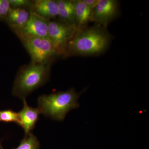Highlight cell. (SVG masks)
<instances>
[{"label":"cell","mask_w":149,"mask_h":149,"mask_svg":"<svg viewBox=\"0 0 149 149\" xmlns=\"http://www.w3.org/2000/svg\"><path fill=\"white\" fill-rule=\"evenodd\" d=\"M76 24L78 30L87 27L93 22V9L88 6L83 0L74 1Z\"/></svg>","instance_id":"obj_10"},{"label":"cell","mask_w":149,"mask_h":149,"mask_svg":"<svg viewBox=\"0 0 149 149\" xmlns=\"http://www.w3.org/2000/svg\"><path fill=\"white\" fill-rule=\"evenodd\" d=\"M57 1L58 4V16L60 20L68 24H76L74 1L59 0Z\"/></svg>","instance_id":"obj_12"},{"label":"cell","mask_w":149,"mask_h":149,"mask_svg":"<svg viewBox=\"0 0 149 149\" xmlns=\"http://www.w3.org/2000/svg\"><path fill=\"white\" fill-rule=\"evenodd\" d=\"M23 107L18 113L19 118V125L24 129L25 136H27L35 128L37 123L40 119L41 113L38 108L29 106L26 99L22 100Z\"/></svg>","instance_id":"obj_8"},{"label":"cell","mask_w":149,"mask_h":149,"mask_svg":"<svg viewBox=\"0 0 149 149\" xmlns=\"http://www.w3.org/2000/svg\"><path fill=\"white\" fill-rule=\"evenodd\" d=\"M31 10L43 18L50 21L58 16V4L53 0H36L32 2Z\"/></svg>","instance_id":"obj_9"},{"label":"cell","mask_w":149,"mask_h":149,"mask_svg":"<svg viewBox=\"0 0 149 149\" xmlns=\"http://www.w3.org/2000/svg\"><path fill=\"white\" fill-rule=\"evenodd\" d=\"M49 22L31 10L29 18L24 26L14 31L20 39L48 38Z\"/></svg>","instance_id":"obj_6"},{"label":"cell","mask_w":149,"mask_h":149,"mask_svg":"<svg viewBox=\"0 0 149 149\" xmlns=\"http://www.w3.org/2000/svg\"><path fill=\"white\" fill-rule=\"evenodd\" d=\"M20 40L30 56L32 63L49 64L52 58L57 56L53 46L48 38H26Z\"/></svg>","instance_id":"obj_5"},{"label":"cell","mask_w":149,"mask_h":149,"mask_svg":"<svg viewBox=\"0 0 149 149\" xmlns=\"http://www.w3.org/2000/svg\"><path fill=\"white\" fill-rule=\"evenodd\" d=\"M10 6L8 0H0V19L6 18Z\"/></svg>","instance_id":"obj_15"},{"label":"cell","mask_w":149,"mask_h":149,"mask_svg":"<svg viewBox=\"0 0 149 149\" xmlns=\"http://www.w3.org/2000/svg\"><path fill=\"white\" fill-rule=\"evenodd\" d=\"M40 142L37 137L31 133L20 141L17 148L13 149H40ZM0 149H4L1 143Z\"/></svg>","instance_id":"obj_13"},{"label":"cell","mask_w":149,"mask_h":149,"mask_svg":"<svg viewBox=\"0 0 149 149\" xmlns=\"http://www.w3.org/2000/svg\"><path fill=\"white\" fill-rule=\"evenodd\" d=\"M83 1L89 7L93 10L98 3L99 0H83Z\"/></svg>","instance_id":"obj_17"},{"label":"cell","mask_w":149,"mask_h":149,"mask_svg":"<svg viewBox=\"0 0 149 149\" xmlns=\"http://www.w3.org/2000/svg\"><path fill=\"white\" fill-rule=\"evenodd\" d=\"M29 12L22 8H11L6 19L13 31L19 29L27 22Z\"/></svg>","instance_id":"obj_11"},{"label":"cell","mask_w":149,"mask_h":149,"mask_svg":"<svg viewBox=\"0 0 149 149\" xmlns=\"http://www.w3.org/2000/svg\"><path fill=\"white\" fill-rule=\"evenodd\" d=\"M10 6L13 8H21L23 7L32 6V2L28 0H8Z\"/></svg>","instance_id":"obj_16"},{"label":"cell","mask_w":149,"mask_h":149,"mask_svg":"<svg viewBox=\"0 0 149 149\" xmlns=\"http://www.w3.org/2000/svg\"><path fill=\"white\" fill-rule=\"evenodd\" d=\"M15 123L19 125V118L18 113L12 110L0 111V122Z\"/></svg>","instance_id":"obj_14"},{"label":"cell","mask_w":149,"mask_h":149,"mask_svg":"<svg viewBox=\"0 0 149 149\" xmlns=\"http://www.w3.org/2000/svg\"><path fill=\"white\" fill-rule=\"evenodd\" d=\"M50 65L31 62L20 68L14 83L13 95L24 100L29 94L45 84L49 78Z\"/></svg>","instance_id":"obj_3"},{"label":"cell","mask_w":149,"mask_h":149,"mask_svg":"<svg viewBox=\"0 0 149 149\" xmlns=\"http://www.w3.org/2000/svg\"><path fill=\"white\" fill-rule=\"evenodd\" d=\"M111 38L106 27L100 24L79 29L68 44L67 56L100 54L107 49Z\"/></svg>","instance_id":"obj_1"},{"label":"cell","mask_w":149,"mask_h":149,"mask_svg":"<svg viewBox=\"0 0 149 149\" xmlns=\"http://www.w3.org/2000/svg\"><path fill=\"white\" fill-rule=\"evenodd\" d=\"M118 2L116 0H99L98 3L93 10V22L106 27L118 15Z\"/></svg>","instance_id":"obj_7"},{"label":"cell","mask_w":149,"mask_h":149,"mask_svg":"<svg viewBox=\"0 0 149 149\" xmlns=\"http://www.w3.org/2000/svg\"><path fill=\"white\" fill-rule=\"evenodd\" d=\"M77 30L76 24H68L61 20H50L48 38L52 44L57 56H67L68 44Z\"/></svg>","instance_id":"obj_4"},{"label":"cell","mask_w":149,"mask_h":149,"mask_svg":"<svg viewBox=\"0 0 149 149\" xmlns=\"http://www.w3.org/2000/svg\"><path fill=\"white\" fill-rule=\"evenodd\" d=\"M80 95L73 88L65 92H58L49 95H43L38 98V109L41 114L58 121H63L70 110L80 106Z\"/></svg>","instance_id":"obj_2"}]
</instances>
